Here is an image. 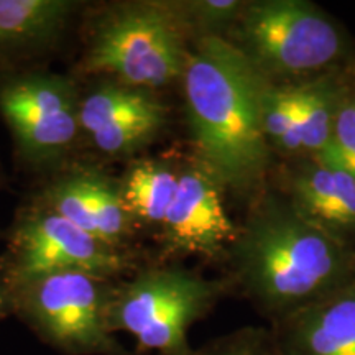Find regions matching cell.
<instances>
[{
  "mask_svg": "<svg viewBox=\"0 0 355 355\" xmlns=\"http://www.w3.org/2000/svg\"><path fill=\"white\" fill-rule=\"evenodd\" d=\"M224 263L230 295L270 324L355 278V252L314 227L270 183L248 201Z\"/></svg>",
  "mask_w": 355,
  "mask_h": 355,
  "instance_id": "obj_1",
  "label": "cell"
},
{
  "mask_svg": "<svg viewBox=\"0 0 355 355\" xmlns=\"http://www.w3.org/2000/svg\"><path fill=\"white\" fill-rule=\"evenodd\" d=\"M266 79L245 56L222 38L191 43L183 76L189 157L225 194L255 198L277 159L261 130V94Z\"/></svg>",
  "mask_w": 355,
  "mask_h": 355,
  "instance_id": "obj_2",
  "label": "cell"
},
{
  "mask_svg": "<svg viewBox=\"0 0 355 355\" xmlns=\"http://www.w3.org/2000/svg\"><path fill=\"white\" fill-rule=\"evenodd\" d=\"M191 43L173 0L102 3L84 15L74 74L159 92L180 84Z\"/></svg>",
  "mask_w": 355,
  "mask_h": 355,
  "instance_id": "obj_3",
  "label": "cell"
},
{
  "mask_svg": "<svg viewBox=\"0 0 355 355\" xmlns=\"http://www.w3.org/2000/svg\"><path fill=\"white\" fill-rule=\"evenodd\" d=\"M225 42L275 84L304 83L355 63L344 26L308 0H245Z\"/></svg>",
  "mask_w": 355,
  "mask_h": 355,
  "instance_id": "obj_4",
  "label": "cell"
},
{
  "mask_svg": "<svg viewBox=\"0 0 355 355\" xmlns=\"http://www.w3.org/2000/svg\"><path fill=\"white\" fill-rule=\"evenodd\" d=\"M225 296L230 291L224 278H207L170 261L139 266L115 282L107 326L114 336H132L137 354L194 355L189 329Z\"/></svg>",
  "mask_w": 355,
  "mask_h": 355,
  "instance_id": "obj_5",
  "label": "cell"
},
{
  "mask_svg": "<svg viewBox=\"0 0 355 355\" xmlns=\"http://www.w3.org/2000/svg\"><path fill=\"white\" fill-rule=\"evenodd\" d=\"M115 282L83 272L28 279L8 286L12 314L63 355H125L107 326Z\"/></svg>",
  "mask_w": 355,
  "mask_h": 355,
  "instance_id": "obj_6",
  "label": "cell"
},
{
  "mask_svg": "<svg viewBox=\"0 0 355 355\" xmlns=\"http://www.w3.org/2000/svg\"><path fill=\"white\" fill-rule=\"evenodd\" d=\"M81 87L73 74L28 68L0 76V115L25 168L56 171L81 141Z\"/></svg>",
  "mask_w": 355,
  "mask_h": 355,
  "instance_id": "obj_7",
  "label": "cell"
},
{
  "mask_svg": "<svg viewBox=\"0 0 355 355\" xmlns=\"http://www.w3.org/2000/svg\"><path fill=\"white\" fill-rule=\"evenodd\" d=\"M137 268L128 248L102 242L35 201L17 214L0 257V272L8 286L60 272L121 279Z\"/></svg>",
  "mask_w": 355,
  "mask_h": 355,
  "instance_id": "obj_8",
  "label": "cell"
},
{
  "mask_svg": "<svg viewBox=\"0 0 355 355\" xmlns=\"http://www.w3.org/2000/svg\"><path fill=\"white\" fill-rule=\"evenodd\" d=\"M168 119L170 107L148 89L112 79H94L81 89V141L102 158H137L162 135Z\"/></svg>",
  "mask_w": 355,
  "mask_h": 355,
  "instance_id": "obj_9",
  "label": "cell"
},
{
  "mask_svg": "<svg viewBox=\"0 0 355 355\" xmlns=\"http://www.w3.org/2000/svg\"><path fill=\"white\" fill-rule=\"evenodd\" d=\"M224 196V189L199 163L191 157L181 159L175 198L159 227L162 261L191 255L224 261L239 230Z\"/></svg>",
  "mask_w": 355,
  "mask_h": 355,
  "instance_id": "obj_10",
  "label": "cell"
},
{
  "mask_svg": "<svg viewBox=\"0 0 355 355\" xmlns=\"http://www.w3.org/2000/svg\"><path fill=\"white\" fill-rule=\"evenodd\" d=\"M35 202L117 248H128L139 229L123 206L119 178L92 163L58 168Z\"/></svg>",
  "mask_w": 355,
  "mask_h": 355,
  "instance_id": "obj_11",
  "label": "cell"
},
{
  "mask_svg": "<svg viewBox=\"0 0 355 355\" xmlns=\"http://www.w3.org/2000/svg\"><path fill=\"white\" fill-rule=\"evenodd\" d=\"M270 184L314 227L355 252V176L316 157L275 165Z\"/></svg>",
  "mask_w": 355,
  "mask_h": 355,
  "instance_id": "obj_12",
  "label": "cell"
},
{
  "mask_svg": "<svg viewBox=\"0 0 355 355\" xmlns=\"http://www.w3.org/2000/svg\"><path fill=\"white\" fill-rule=\"evenodd\" d=\"M268 329L277 355H355V278Z\"/></svg>",
  "mask_w": 355,
  "mask_h": 355,
  "instance_id": "obj_13",
  "label": "cell"
},
{
  "mask_svg": "<svg viewBox=\"0 0 355 355\" xmlns=\"http://www.w3.org/2000/svg\"><path fill=\"white\" fill-rule=\"evenodd\" d=\"M84 3L76 0H0V73L28 69L56 50Z\"/></svg>",
  "mask_w": 355,
  "mask_h": 355,
  "instance_id": "obj_14",
  "label": "cell"
},
{
  "mask_svg": "<svg viewBox=\"0 0 355 355\" xmlns=\"http://www.w3.org/2000/svg\"><path fill=\"white\" fill-rule=\"evenodd\" d=\"M181 162L133 158L119 178L123 206L137 227H162L175 198Z\"/></svg>",
  "mask_w": 355,
  "mask_h": 355,
  "instance_id": "obj_15",
  "label": "cell"
},
{
  "mask_svg": "<svg viewBox=\"0 0 355 355\" xmlns=\"http://www.w3.org/2000/svg\"><path fill=\"white\" fill-rule=\"evenodd\" d=\"M347 68L298 83L300 137L304 157H319L331 144L337 102Z\"/></svg>",
  "mask_w": 355,
  "mask_h": 355,
  "instance_id": "obj_16",
  "label": "cell"
},
{
  "mask_svg": "<svg viewBox=\"0 0 355 355\" xmlns=\"http://www.w3.org/2000/svg\"><path fill=\"white\" fill-rule=\"evenodd\" d=\"M298 84L266 81L261 94V130L277 162L303 158Z\"/></svg>",
  "mask_w": 355,
  "mask_h": 355,
  "instance_id": "obj_17",
  "label": "cell"
},
{
  "mask_svg": "<svg viewBox=\"0 0 355 355\" xmlns=\"http://www.w3.org/2000/svg\"><path fill=\"white\" fill-rule=\"evenodd\" d=\"M193 42L225 40L241 15L245 0H173Z\"/></svg>",
  "mask_w": 355,
  "mask_h": 355,
  "instance_id": "obj_18",
  "label": "cell"
},
{
  "mask_svg": "<svg viewBox=\"0 0 355 355\" xmlns=\"http://www.w3.org/2000/svg\"><path fill=\"white\" fill-rule=\"evenodd\" d=\"M316 158L344 168L355 176V63L345 71L331 144Z\"/></svg>",
  "mask_w": 355,
  "mask_h": 355,
  "instance_id": "obj_19",
  "label": "cell"
},
{
  "mask_svg": "<svg viewBox=\"0 0 355 355\" xmlns=\"http://www.w3.org/2000/svg\"><path fill=\"white\" fill-rule=\"evenodd\" d=\"M194 355H277L268 327H242L211 340Z\"/></svg>",
  "mask_w": 355,
  "mask_h": 355,
  "instance_id": "obj_20",
  "label": "cell"
},
{
  "mask_svg": "<svg viewBox=\"0 0 355 355\" xmlns=\"http://www.w3.org/2000/svg\"><path fill=\"white\" fill-rule=\"evenodd\" d=\"M12 314V301H10V290L6 283L2 272H0V321H3L7 316Z\"/></svg>",
  "mask_w": 355,
  "mask_h": 355,
  "instance_id": "obj_21",
  "label": "cell"
},
{
  "mask_svg": "<svg viewBox=\"0 0 355 355\" xmlns=\"http://www.w3.org/2000/svg\"><path fill=\"white\" fill-rule=\"evenodd\" d=\"M125 355H150V354H137V352H133V354H132V352H127ZM153 355H155V354H153Z\"/></svg>",
  "mask_w": 355,
  "mask_h": 355,
  "instance_id": "obj_22",
  "label": "cell"
},
{
  "mask_svg": "<svg viewBox=\"0 0 355 355\" xmlns=\"http://www.w3.org/2000/svg\"><path fill=\"white\" fill-rule=\"evenodd\" d=\"M0 178H2V176H0Z\"/></svg>",
  "mask_w": 355,
  "mask_h": 355,
  "instance_id": "obj_23",
  "label": "cell"
}]
</instances>
